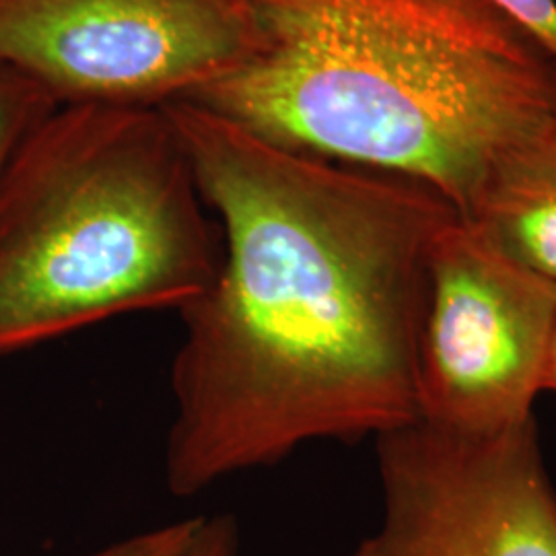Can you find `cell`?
I'll list each match as a JSON object with an SVG mask.
<instances>
[{
  "instance_id": "6da1fadb",
  "label": "cell",
  "mask_w": 556,
  "mask_h": 556,
  "mask_svg": "<svg viewBox=\"0 0 556 556\" xmlns=\"http://www.w3.org/2000/svg\"><path fill=\"white\" fill-rule=\"evenodd\" d=\"M163 108L223 243L215 282L179 312L169 493L413 425L429 258L456 208L418 179L299 153L197 101Z\"/></svg>"
},
{
  "instance_id": "7a4b0ae2",
  "label": "cell",
  "mask_w": 556,
  "mask_h": 556,
  "mask_svg": "<svg viewBox=\"0 0 556 556\" xmlns=\"http://www.w3.org/2000/svg\"><path fill=\"white\" fill-rule=\"evenodd\" d=\"M252 54L194 98L280 147L435 188L468 219L556 103V59L484 0H245Z\"/></svg>"
},
{
  "instance_id": "3957f363",
  "label": "cell",
  "mask_w": 556,
  "mask_h": 556,
  "mask_svg": "<svg viewBox=\"0 0 556 556\" xmlns=\"http://www.w3.org/2000/svg\"><path fill=\"white\" fill-rule=\"evenodd\" d=\"M163 105L59 103L0 174V357L137 312H181L219 273V225Z\"/></svg>"
},
{
  "instance_id": "277c9868",
  "label": "cell",
  "mask_w": 556,
  "mask_h": 556,
  "mask_svg": "<svg viewBox=\"0 0 556 556\" xmlns=\"http://www.w3.org/2000/svg\"><path fill=\"white\" fill-rule=\"evenodd\" d=\"M556 334V280L457 219L429 258L418 338L420 422L491 438L532 420Z\"/></svg>"
},
{
  "instance_id": "5b68a950",
  "label": "cell",
  "mask_w": 556,
  "mask_h": 556,
  "mask_svg": "<svg viewBox=\"0 0 556 556\" xmlns=\"http://www.w3.org/2000/svg\"><path fill=\"white\" fill-rule=\"evenodd\" d=\"M254 46L245 0H0V66L56 103L190 100Z\"/></svg>"
},
{
  "instance_id": "8992f818",
  "label": "cell",
  "mask_w": 556,
  "mask_h": 556,
  "mask_svg": "<svg viewBox=\"0 0 556 556\" xmlns=\"http://www.w3.org/2000/svg\"><path fill=\"white\" fill-rule=\"evenodd\" d=\"M376 439L383 516L353 556H556L534 418L491 438L415 420Z\"/></svg>"
},
{
  "instance_id": "52a82bcc",
  "label": "cell",
  "mask_w": 556,
  "mask_h": 556,
  "mask_svg": "<svg viewBox=\"0 0 556 556\" xmlns=\"http://www.w3.org/2000/svg\"><path fill=\"white\" fill-rule=\"evenodd\" d=\"M466 223L556 280V103L495 161Z\"/></svg>"
},
{
  "instance_id": "ba28073f",
  "label": "cell",
  "mask_w": 556,
  "mask_h": 556,
  "mask_svg": "<svg viewBox=\"0 0 556 556\" xmlns=\"http://www.w3.org/2000/svg\"><path fill=\"white\" fill-rule=\"evenodd\" d=\"M56 105L40 85L0 66V174L21 139Z\"/></svg>"
},
{
  "instance_id": "9c48e42d",
  "label": "cell",
  "mask_w": 556,
  "mask_h": 556,
  "mask_svg": "<svg viewBox=\"0 0 556 556\" xmlns=\"http://www.w3.org/2000/svg\"><path fill=\"white\" fill-rule=\"evenodd\" d=\"M204 516L186 517L160 528L137 532L89 556H184L199 534Z\"/></svg>"
},
{
  "instance_id": "30bf717a",
  "label": "cell",
  "mask_w": 556,
  "mask_h": 556,
  "mask_svg": "<svg viewBox=\"0 0 556 556\" xmlns=\"http://www.w3.org/2000/svg\"><path fill=\"white\" fill-rule=\"evenodd\" d=\"M517 23L556 59V0H484Z\"/></svg>"
},
{
  "instance_id": "8fae6325",
  "label": "cell",
  "mask_w": 556,
  "mask_h": 556,
  "mask_svg": "<svg viewBox=\"0 0 556 556\" xmlns=\"http://www.w3.org/2000/svg\"><path fill=\"white\" fill-rule=\"evenodd\" d=\"M184 556H239V528L229 514L204 516L199 534Z\"/></svg>"
},
{
  "instance_id": "7c38bea8",
  "label": "cell",
  "mask_w": 556,
  "mask_h": 556,
  "mask_svg": "<svg viewBox=\"0 0 556 556\" xmlns=\"http://www.w3.org/2000/svg\"><path fill=\"white\" fill-rule=\"evenodd\" d=\"M546 390L556 392V334L551 349V358H548V371H546Z\"/></svg>"
}]
</instances>
